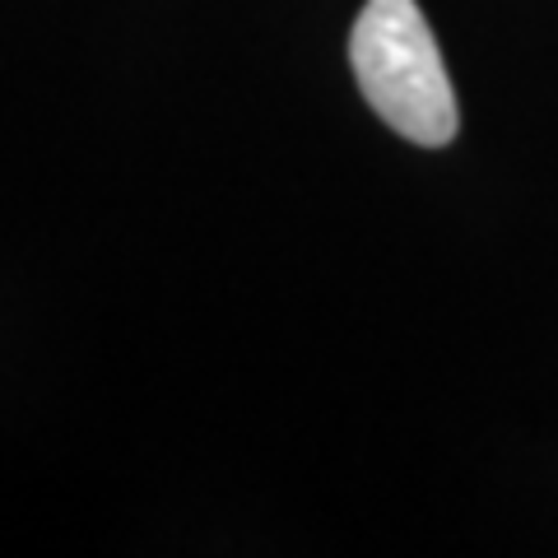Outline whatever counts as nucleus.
<instances>
[{"label":"nucleus","instance_id":"f257e3e1","mask_svg":"<svg viewBox=\"0 0 558 558\" xmlns=\"http://www.w3.org/2000/svg\"><path fill=\"white\" fill-rule=\"evenodd\" d=\"M349 65L368 108L424 149H442L461 131L457 89L447 80L438 38L414 0H363L349 28Z\"/></svg>","mask_w":558,"mask_h":558}]
</instances>
